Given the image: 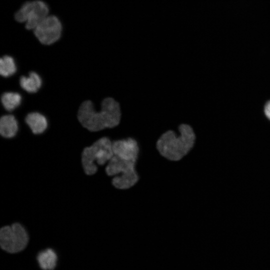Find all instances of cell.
Returning a JSON list of instances; mask_svg holds the SVG:
<instances>
[{"label":"cell","mask_w":270,"mask_h":270,"mask_svg":"<svg viewBox=\"0 0 270 270\" xmlns=\"http://www.w3.org/2000/svg\"><path fill=\"white\" fill-rule=\"evenodd\" d=\"M264 112L266 116L270 120V100L266 103L264 108Z\"/></svg>","instance_id":"obj_14"},{"label":"cell","mask_w":270,"mask_h":270,"mask_svg":"<svg viewBox=\"0 0 270 270\" xmlns=\"http://www.w3.org/2000/svg\"><path fill=\"white\" fill-rule=\"evenodd\" d=\"M25 120L32 132L36 134L42 133L48 127L46 118L44 115L38 112L28 114L26 117Z\"/></svg>","instance_id":"obj_8"},{"label":"cell","mask_w":270,"mask_h":270,"mask_svg":"<svg viewBox=\"0 0 270 270\" xmlns=\"http://www.w3.org/2000/svg\"><path fill=\"white\" fill-rule=\"evenodd\" d=\"M20 86L28 92H36L41 87L42 80L40 76L36 72H30L28 76H22L20 80Z\"/></svg>","instance_id":"obj_11"},{"label":"cell","mask_w":270,"mask_h":270,"mask_svg":"<svg viewBox=\"0 0 270 270\" xmlns=\"http://www.w3.org/2000/svg\"><path fill=\"white\" fill-rule=\"evenodd\" d=\"M64 32V26L60 18L50 14L32 30L37 40L42 44L50 46L58 41Z\"/></svg>","instance_id":"obj_7"},{"label":"cell","mask_w":270,"mask_h":270,"mask_svg":"<svg viewBox=\"0 0 270 270\" xmlns=\"http://www.w3.org/2000/svg\"><path fill=\"white\" fill-rule=\"evenodd\" d=\"M177 130L176 132L173 130L164 132L156 144V148L160 155L172 162L179 161L187 156L196 142V134L190 124L182 123Z\"/></svg>","instance_id":"obj_2"},{"label":"cell","mask_w":270,"mask_h":270,"mask_svg":"<svg viewBox=\"0 0 270 270\" xmlns=\"http://www.w3.org/2000/svg\"><path fill=\"white\" fill-rule=\"evenodd\" d=\"M114 156L112 142L106 136H104L95 142L91 146L84 148L82 154V165L88 175L94 174L98 170V164L104 165Z\"/></svg>","instance_id":"obj_4"},{"label":"cell","mask_w":270,"mask_h":270,"mask_svg":"<svg viewBox=\"0 0 270 270\" xmlns=\"http://www.w3.org/2000/svg\"><path fill=\"white\" fill-rule=\"evenodd\" d=\"M48 4L44 0H28L14 12V21L24 24V28L33 30L50 13Z\"/></svg>","instance_id":"obj_5"},{"label":"cell","mask_w":270,"mask_h":270,"mask_svg":"<svg viewBox=\"0 0 270 270\" xmlns=\"http://www.w3.org/2000/svg\"><path fill=\"white\" fill-rule=\"evenodd\" d=\"M18 123L15 117L11 114L4 115L0 120V133L5 138L14 136L18 130Z\"/></svg>","instance_id":"obj_10"},{"label":"cell","mask_w":270,"mask_h":270,"mask_svg":"<svg viewBox=\"0 0 270 270\" xmlns=\"http://www.w3.org/2000/svg\"><path fill=\"white\" fill-rule=\"evenodd\" d=\"M122 118L120 104L112 97H107L102 100L99 112L94 110L91 101L86 100L81 104L78 114L80 123L91 132L116 128L120 124Z\"/></svg>","instance_id":"obj_1"},{"label":"cell","mask_w":270,"mask_h":270,"mask_svg":"<svg viewBox=\"0 0 270 270\" xmlns=\"http://www.w3.org/2000/svg\"><path fill=\"white\" fill-rule=\"evenodd\" d=\"M28 242V234L19 223L6 226L0 230V245L6 252L14 254L22 250Z\"/></svg>","instance_id":"obj_6"},{"label":"cell","mask_w":270,"mask_h":270,"mask_svg":"<svg viewBox=\"0 0 270 270\" xmlns=\"http://www.w3.org/2000/svg\"><path fill=\"white\" fill-rule=\"evenodd\" d=\"M36 260L39 266L42 270H54L56 266L58 256L54 250L48 248L40 251Z\"/></svg>","instance_id":"obj_9"},{"label":"cell","mask_w":270,"mask_h":270,"mask_svg":"<svg viewBox=\"0 0 270 270\" xmlns=\"http://www.w3.org/2000/svg\"><path fill=\"white\" fill-rule=\"evenodd\" d=\"M138 158L128 156L114 155L106 167L108 176H115L112 180L116 188L126 190L134 186L140 180L136 170Z\"/></svg>","instance_id":"obj_3"},{"label":"cell","mask_w":270,"mask_h":270,"mask_svg":"<svg viewBox=\"0 0 270 270\" xmlns=\"http://www.w3.org/2000/svg\"><path fill=\"white\" fill-rule=\"evenodd\" d=\"M16 66L14 59L10 56H4L0 60V73L4 77L10 76L16 73Z\"/></svg>","instance_id":"obj_13"},{"label":"cell","mask_w":270,"mask_h":270,"mask_svg":"<svg viewBox=\"0 0 270 270\" xmlns=\"http://www.w3.org/2000/svg\"><path fill=\"white\" fill-rule=\"evenodd\" d=\"M4 108L8 111H12L18 107L22 102V96L18 92H6L1 98Z\"/></svg>","instance_id":"obj_12"}]
</instances>
